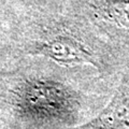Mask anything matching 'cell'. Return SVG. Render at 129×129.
Instances as JSON below:
<instances>
[{
    "instance_id": "obj_2",
    "label": "cell",
    "mask_w": 129,
    "mask_h": 129,
    "mask_svg": "<svg viewBox=\"0 0 129 129\" xmlns=\"http://www.w3.org/2000/svg\"><path fill=\"white\" fill-rule=\"evenodd\" d=\"M79 129H129V80L95 119Z\"/></svg>"
},
{
    "instance_id": "obj_1",
    "label": "cell",
    "mask_w": 129,
    "mask_h": 129,
    "mask_svg": "<svg viewBox=\"0 0 129 129\" xmlns=\"http://www.w3.org/2000/svg\"><path fill=\"white\" fill-rule=\"evenodd\" d=\"M91 17L111 32L129 40V0H80Z\"/></svg>"
}]
</instances>
